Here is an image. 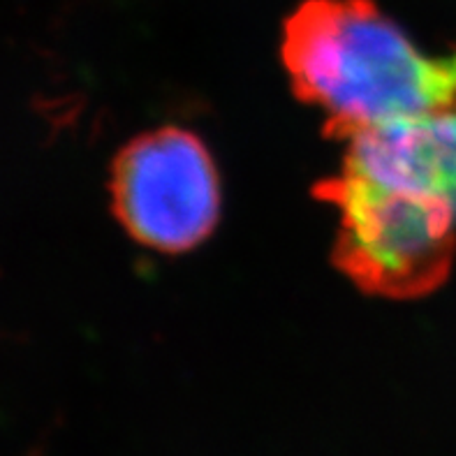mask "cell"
I'll use <instances>...</instances> for the list:
<instances>
[{
	"mask_svg": "<svg viewBox=\"0 0 456 456\" xmlns=\"http://www.w3.org/2000/svg\"><path fill=\"white\" fill-rule=\"evenodd\" d=\"M341 172L436 200L456 216V111L369 127L347 137Z\"/></svg>",
	"mask_w": 456,
	"mask_h": 456,
	"instance_id": "4",
	"label": "cell"
},
{
	"mask_svg": "<svg viewBox=\"0 0 456 456\" xmlns=\"http://www.w3.org/2000/svg\"><path fill=\"white\" fill-rule=\"evenodd\" d=\"M116 218L160 253H183L214 232L220 185L207 146L188 130L160 127L133 139L111 169Z\"/></svg>",
	"mask_w": 456,
	"mask_h": 456,
	"instance_id": "3",
	"label": "cell"
},
{
	"mask_svg": "<svg viewBox=\"0 0 456 456\" xmlns=\"http://www.w3.org/2000/svg\"><path fill=\"white\" fill-rule=\"evenodd\" d=\"M315 195L338 208L334 262L364 292L419 299L447 281L456 216L445 204L347 172L322 181Z\"/></svg>",
	"mask_w": 456,
	"mask_h": 456,
	"instance_id": "2",
	"label": "cell"
},
{
	"mask_svg": "<svg viewBox=\"0 0 456 456\" xmlns=\"http://www.w3.org/2000/svg\"><path fill=\"white\" fill-rule=\"evenodd\" d=\"M283 61L327 134L456 111V52L424 56L373 0H304L283 30Z\"/></svg>",
	"mask_w": 456,
	"mask_h": 456,
	"instance_id": "1",
	"label": "cell"
}]
</instances>
